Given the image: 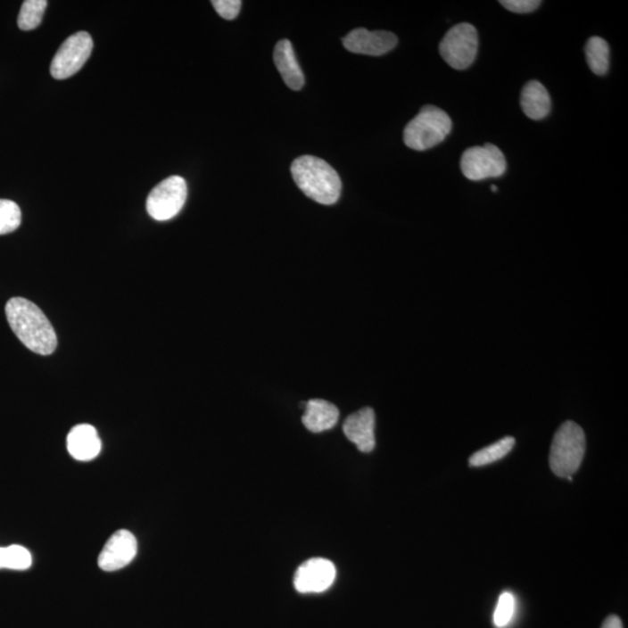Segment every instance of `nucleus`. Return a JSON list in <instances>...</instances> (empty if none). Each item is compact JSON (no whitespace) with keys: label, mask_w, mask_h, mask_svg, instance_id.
Returning <instances> with one entry per match:
<instances>
[{"label":"nucleus","mask_w":628,"mask_h":628,"mask_svg":"<svg viewBox=\"0 0 628 628\" xmlns=\"http://www.w3.org/2000/svg\"><path fill=\"white\" fill-rule=\"evenodd\" d=\"M6 318L18 339L33 353L51 355L57 347V336L51 321L34 302L15 297L7 302Z\"/></svg>","instance_id":"obj_1"},{"label":"nucleus","mask_w":628,"mask_h":628,"mask_svg":"<svg viewBox=\"0 0 628 628\" xmlns=\"http://www.w3.org/2000/svg\"><path fill=\"white\" fill-rule=\"evenodd\" d=\"M291 174L302 194L312 201L324 205L339 201L343 184L326 161L311 155L298 157L291 166Z\"/></svg>","instance_id":"obj_2"},{"label":"nucleus","mask_w":628,"mask_h":628,"mask_svg":"<svg viewBox=\"0 0 628 628\" xmlns=\"http://www.w3.org/2000/svg\"><path fill=\"white\" fill-rule=\"evenodd\" d=\"M585 446V435L580 425L573 421L562 424L550 447V465L553 473L572 481L583 461Z\"/></svg>","instance_id":"obj_3"},{"label":"nucleus","mask_w":628,"mask_h":628,"mask_svg":"<svg viewBox=\"0 0 628 628\" xmlns=\"http://www.w3.org/2000/svg\"><path fill=\"white\" fill-rule=\"evenodd\" d=\"M450 116L439 107L427 105L404 129V143L413 151L424 152L442 144L451 131Z\"/></svg>","instance_id":"obj_4"},{"label":"nucleus","mask_w":628,"mask_h":628,"mask_svg":"<svg viewBox=\"0 0 628 628\" xmlns=\"http://www.w3.org/2000/svg\"><path fill=\"white\" fill-rule=\"evenodd\" d=\"M440 54L451 68L466 70L476 59L478 34L476 29L468 22H462L448 30L440 42Z\"/></svg>","instance_id":"obj_5"},{"label":"nucleus","mask_w":628,"mask_h":628,"mask_svg":"<svg viewBox=\"0 0 628 628\" xmlns=\"http://www.w3.org/2000/svg\"><path fill=\"white\" fill-rule=\"evenodd\" d=\"M186 197V182L181 176H170L149 194L147 212L157 221L170 220L181 212Z\"/></svg>","instance_id":"obj_6"},{"label":"nucleus","mask_w":628,"mask_h":628,"mask_svg":"<svg viewBox=\"0 0 628 628\" xmlns=\"http://www.w3.org/2000/svg\"><path fill=\"white\" fill-rule=\"evenodd\" d=\"M461 170L466 178L474 182L497 178L507 171V160L496 145H477L463 153Z\"/></svg>","instance_id":"obj_7"},{"label":"nucleus","mask_w":628,"mask_h":628,"mask_svg":"<svg viewBox=\"0 0 628 628\" xmlns=\"http://www.w3.org/2000/svg\"><path fill=\"white\" fill-rule=\"evenodd\" d=\"M94 49V41L89 33L78 32L69 37L54 56L51 75L55 79H67L78 74Z\"/></svg>","instance_id":"obj_8"},{"label":"nucleus","mask_w":628,"mask_h":628,"mask_svg":"<svg viewBox=\"0 0 628 628\" xmlns=\"http://www.w3.org/2000/svg\"><path fill=\"white\" fill-rule=\"evenodd\" d=\"M137 553L136 537L128 530H119L107 540L99 554L98 566L104 572H117L128 566Z\"/></svg>","instance_id":"obj_9"},{"label":"nucleus","mask_w":628,"mask_h":628,"mask_svg":"<svg viewBox=\"0 0 628 628\" xmlns=\"http://www.w3.org/2000/svg\"><path fill=\"white\" fill-rule=\"evenodd\" d=\"M336 570L326 558H314L302 563L294 574V588L301 593L326 591L335 583Z\"/></svg>","instance_id":"obj_10"},{"label":"nucleus","mask_w":628,"mask_h":628,"mask_svg":"<svg viewBox=\"0 0 628 628\" xmlns=\"http://www.w3.org/2000/svg\"><path fill=\"white\" fill-rule=\"evenodd\" d=\"M343 45L347 51L362 55L381 56L392 52L398 44L397 37L386 30H368L358 29L351 30L343 37Z\"/></svg>","instance_id":"obj_11"},{"label":"nucleus","mask_w":628,"mask_h":628,"mask_svg":"<svg viewBox=\"0 0 628 628\" xmlns=\"http://www.w3.org/2000/svg\"><path fill=\"white\" fill-rule=\"evenodd\" d=\"M343 432L350 442L355 443L362 453H370L376 445L375 440V412L365 408L348 417L343 424Z\"/></svg>","instance_id":"obj_12"},{"label":"nucleus","mask_w":628,"mask_h":628,"mask_svg":"<svg viewBox=\"0 0 628 628\" xmlns=\"http://www.w3.org/2000/svg\"><path fill=\"white\" fill-rule=\"evenodd\" d=\"M69 454L78 461L87 462L98 457L102 442L94 426L87 424L72 428L67 438Z\"/></svg>","instance_id":"obj_13"},{"label":"nucleus","mask_w":628,"mask_h":628,"mask_svg":"<svg viewBox=\"0 0 628 628\" xmlns=\"http://www.w3.org/2000/svg\"><path fill=\"white\" fill-rule=\"evenodd\" d=\"M274 62L283 80L291 90L298 91L304 87V74L297 62L293 45L289 40H281L275 45Z\"/></svg>","instance_id":"obj_14"},{"label":"nucleus","mask_w":628,"mask_h":628,"mask_svg":"<svg viewBox=\"0 0 628 628\" xmlns=\"http://www.w3.org/2000/svg\"><path fill=\"white\" fill-rule=\"evenodd\" d=\"M339 420V409L324 400H311L305 403L302 424L310 432L321 433L331 430Z\"/></svg>","instance_id":"obj_15"},{"label":"nucleus","mask_w":628,"mask_h":628,"mask_svg":"<svg viewBox=\"0 0 628 628\" xmlns=\"http://www.w3.org/2000/svg\"><path fill=\"white\" fill-rule=\"evenodd\" d=\"M520 105L532 120H541L549 116L551 102L549 91L538 80H531L524 87Z\"/></svg>","instance_id":"obj_16"},{"label":"nucleus","mask_w":628,"mask_h":628,"mask_svg":"<svg viewBox=\"0 0 628 628\" xmlns=\"http://www.w3.org/2000/svg\"><path fill=\"white\" fill-rule=\"evenodd\" d=\"M585 56L593 74L607 75L610 67V47L607 42L599 37H592L585 45Z\"/></svg>","instance_id":"obj_17"},{"label":"nucleus","mask_w":628,"mask_h":628,"mask_svg":"<svg viewBox=\"0 0 628 628\" xmlns=\"http://www.w3.org/2000/svg\"><path fill=\"white\" fill-rule=\"evenodd\" d=\"M516 440L512 436L500 440L492 445L483 448V450L476 451L471 455L469 465L471 467H483L492 465L493 462L507 457L515 447Z\"/></svg>","instance_id":"obj_18"},{"label":"nucleus","mask_w":628,"mask_h":628,"mask_svg":"<svg viewBox=\"0 0 628 628\" xmlns=\"http://www.w3.org/2000/svg\"><path fill=\"white\" fill-rule=\"evenodd\" d=\"M32 554L25 547L12 545L0 547V569L27 570L32 566Z\"/></svg>","instance_id":"obj_19"},{"label":"nucleus","mask_w":628,"mask_h":628,"mask_svg":"<svg viewBox=\"0 0 628 628\" xmlns=\"http://www.w3.org/2000/svg\"><path fill=\"white\" fill-rule=\"evenodd\" d=\"M48 3L45 0H26L22 3L18 17V26L21 30L36 29L41 24Z\"/></svg>","instance_id":"obj_20"},{"label":"nucleus","mask_w":628,"mask_h":628,"mask_svg":"<svg viewBox=\"0 0 628 628\" xmlns=\"http://www.w3.org/2000/svg\"><path fill=\"white\" fill-rule=\"evenodd\" d=\"M21 224V210L17 202L0 199V236L12 233Z\"/></svg>","instance_id":"obj_21"},{"label":"nucleus","mask_w":628,"mask_h":628,"mask_svg":"<svg viewBox=\"0 0 628 628\" xmlns=\"http://www.w3.org/2000/svg\"><path fill=\"white\" fill-rule=\"evenodd\" d=\"M516 602L513 593L505 591L498 599L495 612H493V624L498 628L510 625L516 615Z\"/></svg>","instance_id":"obj_22"},{"label":"nucleus","mask_w":628,"mask_h":628,"mask_svg":"<svg viewBox=\"0 0 628 628\" xmlns=\"http://www.w3.org/2000/svg\"><path fill=\"white\" fill-rule=\"evenodd\" d=\"M212 5L221 18L233 21L239 14L243 3L240 0H213Z\"/></svg>","instance_id":"obj_23"},{"label":"nucleus","mask_w":628,"mask_h":628,"mask_svg":"<svg viewBox=\"0 0 628 628\" xmlns=\"http://www.w3.org/2000/svg\"><path fill=\"white\" fill-rule=\"evenodd\" d=\"M501 5L513 13H531L537 10L541 2L539 0H503Z\"/></svg>","instance_id":"obj_24"},{"label":"nucleus","mask_w":628,"mask_h":628,"mask_svg":"<svg viewBox=\"0 0 628 628\" xmlns=\"http://www.w3.org/2000/svg\"><path fill=\"white\" fill-rule=\"evenodd\" d=\"M602 628H623V623L619 616H610L605 619Z\"/></svg>","instance_id":"obj_25"},{"label":"nucleus","mask_w":628,"mask_h":628,"mask_svg":"<svg viewBox=\"0 0 628 628\" xmlns=\"http://www.w3.org/2000/svg\"><path fill=\"white\" fill-rule=\"evenodd\" d=\"M492 193H497L498 187L496 186H492Z\"/></svg>","instance_id":"obj_26"}]
</instances>
